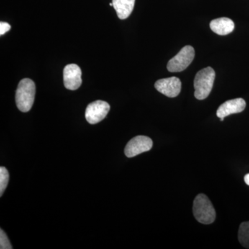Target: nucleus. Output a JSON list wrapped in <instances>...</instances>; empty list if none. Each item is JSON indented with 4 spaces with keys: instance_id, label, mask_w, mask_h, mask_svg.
I'll return each instance as SVG.
<instances>
[{
    "instance_id": "1",
    "label": "nucleus",
    "mask_w": 249,
    "mask_h": 249,
    "mask_svg": "<svg viewBox=\"0 0 249 249\" xmlns=\"http://www.w3.org/2000/svg\"><path fill=\"white\" fill-rule=\"evenodd\" d=\"M36 95V85L32 80L24 78L18 84L16 93V102L19 110L22 112L30 111Z\"/></svg>"
},
{
    "instance_id": "2",
    "label": "nucleus",
    "mask_w": 249,
    "mask_h": 249,
    "mask_svg": "<svg viewBox=\"0 0 249 249\" xmlns=\"http://www.w3.org/2000/svg\"><path fill=\"white\" fill-rule=\"evenodd\" d=\"M215 78V72L211 67L203 69L196 73L194 80L195 97L197 100L206 99L209 96Z\"/></svg>"
},
{
    "instance_id": "3",
    "label": "nucleus",
    "mask_w": 249,
    "mask_h": 249,
    "mask_svg": "<svg viewBox=\"0 0 249 249\" xmlns=\"http://www.w3.org/2000/svg\"><path fill=\"white\" fill-rule=\"evenodd\" d=\"M193 211L196 220L201 224H211L215 220V210L206 195L199 194L196 196L193 202Z\"/></svg>"
},
{
    "instance_id": "4",
    "label": "nucleus",
    "mask_w": 249,
    "mask_h": 249,
    "mask_svg": "<svg viewBox=\"0 0 249 249\" xmlns=\"http://www.w3.org/2000/svg\"><path fill=\"white\" fill-rule=\"evenodd\" d=\"M195 55L196 52L192 46H185L175 56L168 61L167 69L172 73L183 71L191 65L194 60Z\"/></svg>"
},
{
    "instance_id": "5",
    "label": "nucleus",
    "mask_w": 249,
    "mask_h": 249,
    "mask_svg": "<svg viewBox=\"0 0 249 249\" xmlns=\"http://www.w3.org/2000/svg\"><path fill=\"white\" fill-rule=\"evenodd\" d=\"M153 142L145 136H137L131 139L124 148V155L128 158L135 157L151 150Z\"/></svg>"
},
{
    "instance_id": "6",
    "label": "nucleus",
    "mask_w": 249,
    "mask_h": 249,
    "mask_svg": "<svg viewBox=\"0 0 249 249\" xmlns=\"http://www.w3.org/2000/svg\"><path fill=\"white\" fill-rule=\"evenodd\" d=\"M110 106L106 101H96L88 105L85 111V118L89 124H93L103 121L107 115Z\"/></svg>"
},
{
    "instance_id": "7",
    "label": "nucleus",
    "mask_w": 249,
    "mask_h": 249,
    "mask_svg": "<svg viewBox=\"0 0 249 249\" xmlns=\"http://www.w3.org/2000/svg\"><path fill=\"white\" fill-rule=\"evenodd\" d=\"M155 88L167 97L175 98L181 92V82L177 77L163 78L156 82Z\"/></svg>"
},
{
    "instance_id": "8",
    "label": "nucleus",
    "mask_w": 249,
    "mask_h": 249,
    "mask_svg": "<svg viewBox=\"0 0 249 249\" xmlns=\"http://www.w3.org/2000/svg\"><path fill=\"white\" fill-rule=\"evenodd\" d=\"M81 70L76 64L67 65L64 68V85L67 89L76 90L82 84Z\"/></svg>"
},
{
    "instance_id": "9",
    "label": "nucleus",
    "mask_w": 249,
    "mask_h": 249,
    "mask_svg": "<svg viewBox=\"0 0 249 249\" xmlns=\"http://www.w3.org/2000/svg\"><path fill=\"white\" fill-rule=\"evenodd\" d=\"M246 102L242 98H235V99L229 100L223 103L218 108L217 116L219 119H224L227 116L233 114H238L245 110Z\"/></svg>"
},
{
    "instance_id": "10",
    "label": "nucleus",
    "mask_w": 249,
    "mask_h": 249,
    "mask_svg": "<svg viewBox=\"0 0 249 249\" xmlns=\"http://www.w3.org/2000/svg\"><path fill=\"white\" fill-rule=\"evenodd\" d=\"M211 30L219 36H227L235 29L233 21L228 18H219L210 23Z\"/></svg>"
},
{
    "instance_id": "11",
    "label": "nucleus",
    "mask_w": 249,
    "mask_h": 249,
    "mask_svg": "<svg viewBox=\"0 0 249 249\" xmlns=\"http://www.w3.org/2000/svg\"><path fill=\"white\" fill-rule=\"evenodd\" d=\"M112 4L119 19H125L132 14L135 0H112Z\"/></svg>"
},
{
    "instance_id": "12",
    "label": "nucleus",
    "mask_w": 249,
    "mask_h": 249,
    "mask_svg": "<svg viewBox=\"0 0 249 249\" xmlns=\"http://www.w3.org/2000/svg\"><path fill=\"white\" fill-rule=\"evenodd\" d=\"M238 240L242 247L249 249V222H243L240 224Z\"/></svg>"
},
{
    "instance_id": "13",
    "label": "nucleus",
    "mask_w": 249,
    "mask_h": 249,
    "mask_svg": "<svg viewBox=\"0 0 249 249\" xmlns=\"http://www.w3.org/2000/svg\"><path fill=\"white\" fill-rule=\"evenodd\" d=\"M9 181V174L5 167L0 168V196H2Z\"/></svg>"
},
{
    "instance_id": "14",
    "label": "nucleus",
    "mask_w": 249,
    "mask_h": 249,
    "mask_svg": "<svg viewBox=\"0 0 249 249\" xmlns=\"http://www.w3.org/2000/svg\"><path fill=\"white\" fill-rule=\"evenodd\" d=\"M0 249H11L12 246L10 243L7 235L5 233L4 231L1 229L0 231Z\"/></svg>"
},
{
    "instance_id": "15",
    "label": "nucleus",
    "mask_w": 249,
    "mask_h": 249,
    "mask_svg": "<svg viewBox=\"0 0 249 249\" xmlns=\"http://www.w3.org/2000/svg\"><path fill=\"white\" fill-rule=\"evenodd\" d=\"M11 26L6 22H0V35H4L6 32L10 31Z\"/></svg>"
},
{
    "instance_id": "16",
    "label": "nucleus",
    "mask_w": 249,
    "mask_h": 249,
    "mask_svg": "<svg viewBox=\"0 0 249 249\" xmlns=\"http://www.w3.org/2000/svg\"><path fill=\"white\" fill-rule=\"evenodd\" d=\"M245 183H247L248 186H249V173L245 175Z\"/></svg>"
},
{
    "instance_id": "17",
    "label": "nucleus",
    "mask_w": 249,
    "mask_h": 249,
    "mask_svg": "<svg viewBox=\"0 0 249 249\" xmlns=\"http://www.w3.org/2000/svg\"><path fill=\"white\" fill-rule=\"evenodd\" d=\"M109 6H113L112 3H110V4H109Z\"/></svg>"
},
{
    "instance_id": "18",
    "label": "nucleus",
    "mask_w": 249,
    "mask_h": 249,
    "mask_svg": "<svg viewBox=\"0 0 249 249\" xmlns=\"http://www.w3.org/2000/svg\"><path fill=\"white\" fill-rule=\"evenodd\" d=\"M224 120V119H223V118H222V119H220V121H223Z\"/></svg>"
}]
</instances>
